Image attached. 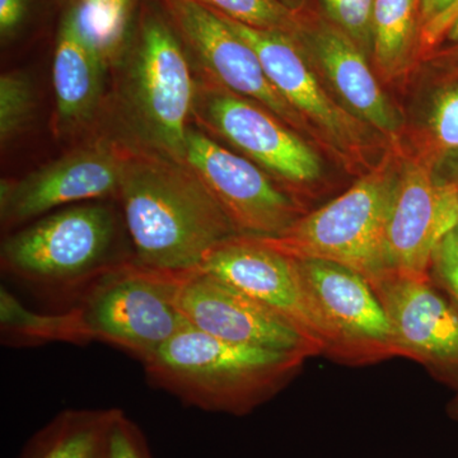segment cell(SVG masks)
<instances>
[{"instance_id": "cell-1", "label": "cell", "mask_w": 458, "mask_h": 458, "mask_svg": "<svg viewBox=\"0 0 458 458\" xmlns=\"http://www.w3.org/2000/svg\"><path fill=\"white\" fill-rule=\"evenodd\" d=\"M135 261L156 269H199L237 236L204 181L185 162L123 143L119 195Z\"/></svg>"}, {"instance_id": "cell-2", "label": "cell", "mask_w": 458, "mask_h": 458, "mask_svg": "<svg viewBox=\"0 0 458 458\" xmlns=\"http://www.w3.org/2000/svg\"><path fill=\"white\" fill-rule=\"evenodd\" d=\"M309 360L223 342L186 325L144 361L148 382L185 405L243 417L273 399Z\"/></svg>"}, {"instance_id": "cell-3", "label": "cell", "mask_w": 458, "mask_h": 458, "mask_svg": "<svg viewBox=\"0 0 458 458\" xmlns=\"http://www.w3.org/2000/svg\"><path fill=\"white\" fill-rule=\"evenodd\" d=\"M123 238V216L106 200L69 205L9 234L0 262L12 278L73 307L104 274L134 260Z\"/></svg>"}, {"instance_id": "cell-4", "label": "cell", "mask_w": 458, "mask_h": 458, "mask_svg": "<svg viewBox=\"0 0 458 458\" xmlns=\"http://www.w3.org/2000/svg\"><path fill=\"white\" fill-rule=\"evenodd\" d=\"M195 78L189 54L162 18L147 16L123 72L120 106L134 144L185 162Z\"/></svg>"}, {"instance_id": "cell-5", "label": "cell", "mask_w": 458, "mask_h": 458, "mask_svg": "<svg viewBox=\"0 0 458 458\" xmlns=\"http://www.w3.org/2000/svg\"><path fill=\"white\" fill-rule=\"evenodd\" d=\"M400 174L386 162L284 233L260 240L289 258L336 262L375 282L387 274L386 237Z\"/></svg>"}, {"instance_id": "cell-6", "label": "cell", "mask_w": 458, "mask_h": 458, "mask_svg": "<svg viewBox=\"0 0 458 458\" xmlns=\"http://www.w3.org/2000/svg\"><path fill=\"white\" fill-rule=\"evenodd\" d=\"M188 273L156 269L134 259L96 280L73 307L92 342L108 344L143 364L188 325L177 307Z\"/></svg>"}, {"instance_id": "cell-7", "label": "cell", "mask_w": 458, "mask_h": 458, "mask_svg": "<svg viewBox=\"0 0 458 458\" xmlns=\"http://www.w3.org/2000/svg\"><path fill=\"white\" fill-rule=\"evenodd\" d=\"M192 120L276 179L309 185L321 176V159L284 122L258 102L195 78Z\"/></svg>"}, {"instance_id": "cell-8", "label": "cell", "mask_w": 458, "mask_h": 458, "mask_svg": "<svg viewBox=\"0 0 458 458\" xmlns=\"http://www.w3.org/2000/svg\"><path fill=\"white\" fill-rule=\"evenodd\" d=\"M294 261L333 337L327 358L351 367L399 358L390 319L369 280L336 262L316 259Z\"/></svg>"}, {"instance_id": "cell-9", "label": "cell", "mask_w": 458, "mask_h": 458, "mask_svg": "<svg viewBox=\"0 0 458 458\" xmlns=\"http://www.w3.org/2000/svg\"><path fill=\"white\" fill-rule=\"evenodd\" d=\"M185 164L216 199L240 236L273 238L303 216L302 205L242 155L191 125Z\"/></svg>"}, {"instance_id": "cell-10", "label": "cell", "mask_w": 458, "mask_h": 458, "mask_svg": "<svg viewBox=\"0 0 458 458\" xmlns=\"http://www.w3.org/2000/svg\"><path fill=\"white\" fill-rule=\"evenodd\" d=\"M200 269L264 304L311 344L318 355L328 357L333 337L301 279L294 259L260 238L237 234L210 251Z\"/></svg>"}, {"instance_id": "cell-11", "label": "cell", "mask_w": 458, "mask_h": 458, "mask_svg": "<svg viewBox=\"0 0 458 458\" xmlns=\"http://www.w3.org/2000/svg\"><path fill=\"white\" fill-rule=\"evenodd\" d=\"M123 141L80 148L17 180L0 183L3 227L20 228L69 205L119 195Z\"/></svg>"}, {"instance_id": "cell-12", "label": "cell", "mask_w": 458, "mask_h": 458, "mask_svg": "<svg viewBox=\"0 0 458 458\" xmlns=\"http://www.w3.org/2000/svg\"><path fill=\"white\" fill-rule=\"evenodd\" d=\"M390 319L399 358L421 364L458 394V303L433 279L386 274L370 283Z\"/></svg>"}, {"instance_id": "cell-13", "label": "cell", "mask_w": 458, "mask_h": 458, "mask_svg": "<svg viewBox=\"0 0 458 458\" xmlns=\"http://www.w3.org/2000/svg\"><path fill=\"white\" fill-rule=\"evenodd\" d=\"M165 3L200 77L258 102L292 128L309 126L270 82L255 50L216 12L195 0Z\"/></svg>"}, {"instance_id": "cell-14", "label": "cell", "mask_w": 458, "mask_h": 458, "mask_svg": "<svg viewBox=\"0 0 458 458\" xmlns=\"http://www.w3.org/2000/svg\"><path fill=\"white\" fill-rule=\"evenodd\" d=\"M458 183L437 180L424 162H410L399 185L386 237L387 274L430 279L437 249L457 227Z\"/></svg>"}, {"instance_id": "cell-15", "label": "cell", "mask_w": 458, "mask_h": 458, "mask_svg": "<svg viewBox=\"0 0 458 458\" xmlns=\"http://www.w3.org/2000/svg\"><path fill=\"white\" fill-rule=\"evenodd\" d=\"M177 307L190 327L223 342L301 352H318L284 319L236 286L203 269L189 271L181 283Z\"/></svg>"}, {"instance_id": "cell-16", "label": "cell", "mask_w": 458, "mask_h": 458, "mask_svg": "<svg viewBox=\"0 0 458 458\" xmlns=\"http://www.w3.org/2000/svg\"><path fill=\"white\" fill-rule=\"evenodd\" d=\"M219 16L255 50L270 82L307 123H313L344 153L358 152L364 147L366 123L328 96L298 36L252 29Z\"/></svg>"}, {"instance_id": "cell-17", "label": "cell", "mask_w": 458, "mask_h": 458, "mask_svg": "<svg viewBox=\"0 0 458 458\" xmlns=\"http://www.w3.org/2000/svg\"><path fill=\"white\" fill-rule=\"evenodd\" d=\"M298 38L355 117L382 134L399 132L400 114L377 82L369 56L346 33L322 20L304 23Z\"/></svg>"}, {"instance_id": "cell-18", "label": "cell", "mask_w": 458, "mask_h": 458, "mask_svg": "<svg viewBox=\"0 0 458 458\" xmlns=\"http://www.w3.org/2000/svg\"><path fill=\"white\" fill-rule=\"evenodd\" d=\"M104 53L78 26L73 9L57 33L53 60L55 131L66 135L93 119L104 95Z\"/></svg>"}, {"instance_id": "cell-19", "label": "cell", "mask_w": 458, "mask_h": 458, "mask_svg": "<svg viewBox=\"0 0 458 458\" xmlns=\"http://www.w3.org/2000/svg\"><path fill=\"white\" fill-rule=\"evenodd\" d=\"M116 409H69L33 434L20 458H106Z\"/></svg>"}, {"instance_id": "cell-20", "label": "cell", "mask_w": 458, "mask_h": 458, "mask_svg": "<svg viewBox=\"0 0 458 458\" xmlns=\"http://www.w3.org/2000/svg\"><path fill=\"white\" fill-rule=\"evenodd\" d=\"M0 331L3 343L11 346L92 343L75 307L56 313L35 312L27 309L5 286L0 288Z\"/></svg>"}, {"instance_id": "cell-21", "label": "cell", "mask_w": 458, "mask_h": 458, "mask_svg": "<svg viewBox=\"0 0 458 458\" xmlns=\"http://www.w3.org/2000/svg\"><path fill=\"white\" fill-rule=\"evenodd\" d=\"M419 27H421L420 0H376L372 56L384 77H396L408 68Z\"/></svg>"}, {"instance_id": "cell-22", "label": "cell", "mask_w": 458, "mask_h": 458, "mask_svg": "<svg viewBox=\"0 0 458 458\" xmlns=\"http://www.w3.org/2000/svg\"><path fill=\"white\" fill-rule=\"evenodd\" d=\"M222 16L252 29L298 36L304 23L298 12L280 0H195Z\"/></svg>"}, {"instance_id": "cell-23", "label": "cell", "mask_w": 458, "mask_h": 458, "mask_svg": "<svg viewBox=\"0 0 458 458\" xmlns=\"http://www.w3.org/2000/svg\"><path fill=\"white\" fill-rule=\"evenodd\" d=\"M35 90L29 75L11 71L0 77V141L7 146L22 134L35 113Z\"/></svg>"}, {"instance_id": "cell-24", "label": "cell", "mask_w": 458, "mask_h": 458, "mask_svg": "<svg viewBox=\"0 0 458 458\" xmlns=\"http://www.w3.org/2000/svg\"><path fill=\"white\" fill-rule=\"evenodd\" d=\"M328 22L372 56V20L376 0H319Z\"/></svg>"}, {"instance_id": "cell-25", "label": "cell", "mask_w": 458, "mask_h": 458, "mask_svg": "<svg viewBox=\"0 0 458 458\" xmlns=\"http://www.w3.org/2000/svg\"><path fill=\"white\" fill-rule=\"evenodd\" d=\"M106 458H152L140 428L120 409L108 433Z\"/></svg>"}, {"instance_id": "cell-26", "label": "cell", "mask_w": 458, "mask_h": 458, "mask_svg": "<svg viewBox=\"0 0 458 458\" xmlns=\"http://www.w3.org/2000/svg\"><path fill=\"white\" fill-rule=\"evenodd\" d=\"M430 126L442 149L458 152V86L439 93L434 102Z\"/></svg>"}, {"instance_id": "cell-27", "label": "cell", "mask_w": 458, "mask_h": 458, "mask_svg": "<svg viewBox=\"0 0 458 458\" xmlns=\"http://www.w3.org/2000/svg\"><path fill=\"white\" fill-rule=\"evenodd\" d=\"M430 276L439 288L458 303V265L445 241H443L434 254Z\"/></svg>"}, {"instance_id": "cell-28", "label": "cell", "mask_w": 458, "mask_h": 458, "mask_svg": "<svg viewBox=\"0 0 458 458\" xmlns=\"http://www.w3.org/2000/svg\"><path fill=\"white\" fill-rule=\"evenodd\" d=\"M29 0H0V33L3 38L13 35L25 21Z\"/></svg>"}, {"instance_id": "cell-29", "label": "cell", "mask_w": 458, "mask_h": 458, "mask_svg": "<svg viewBox=\"0 0 458 458\" xmlns=\"http://www.w3.org/2000/svg\"><path fill=\"white\" fill-rule=\"evenodd\" d=\"M457 17L458 0H456L450 8L445 9L442 14H439L438 17L434 18V20L428 22L427 25L421 27V41H423V44L428 45V47H432L436 42H438L439 38H441L445 33H447L448 29H450L452 23L454 22Z\"/></svg>"}, {"instance_id": "cell-30", "label": "cell", "mask_w": 458, "mask_h": 458, "mask_svg": "<svg viewBox=\"0 0 458 458\" xmlns=\"http://www.w3.org/2000/svg\"><path fill=\"white\" fill-rule=\"evenodd\" d=\"M456 0H420L421 27L442 14L451 7Z\"/></svg>"}, {"instance_id": "cell-31", "label": "cell", "mask_w": 458, "mask_h": 458, "mask_svg": "<svg viewBox=\"0 0 458 458\" xmlns=\"http://www.w3.org/2000/svg\"><path fill=\"white\" fill-rule=\"evenodd\" d=\"M445 241L447 243L448 249H450L452 256H454V260L458 265V216L456 229Z\"/></svg>"}, {"instance_id": "cell-32", "label": "cell", "mask_w": 458, "mask_h": 458, "mask_svg": "<svg viewBox=\"0 0 458 458\" xmlns=\"http://www.w3.org/2000/svg\"><path fill=\"white\" fill-rule=\"evenodd\" d=\"M445 411H447V415L452 420L457 421L458 423V394H454V399L447 403Z\"/></svg>"}, {"instance_id": "cell-33", "label": "cell", "mask_w": 458, "mask_h": 458, "mask_svg": "<svg viewBox=\"0 0 458 458\" xmlns=\"http://www.w3.org/2000/svg\"><path fill=\"white\" fill-rule=\"evenodd\" d=\"M445 35H447V38H450L451 41H458V17L454 20V22L452 23Z\"/></svg>"}, {"instance_id": "cell-34", "label": "cell", "mask_w": 458, "mask_h": 458, "mask_svg": "<svg viewBox=\"0 0 458 458\" xmlns=\"http://www.w3.org/2000/svg\"><path fill=\"white\" fill-rule=\"evenodd\" d=\"M98 2L111 3V4H116L119 5V7L129 9L131 0H98Z\"/></svg>"}, {"instance_id": "cell-35", "label": "cell", "mask_w": 458, "mask_h": 458, "mask_svg": "<svg viewBox=\"0 0 458 458\" xmlns=\"http://www.w3.org/2000/svg\"><path fill=\"white\" fill-rule=\"evenodd\" d=\"M280 2L284 3L286 7H289L291 9H293V11L298 12V8H300L302 0H280Z\"/></svg>"}]
</instances>
